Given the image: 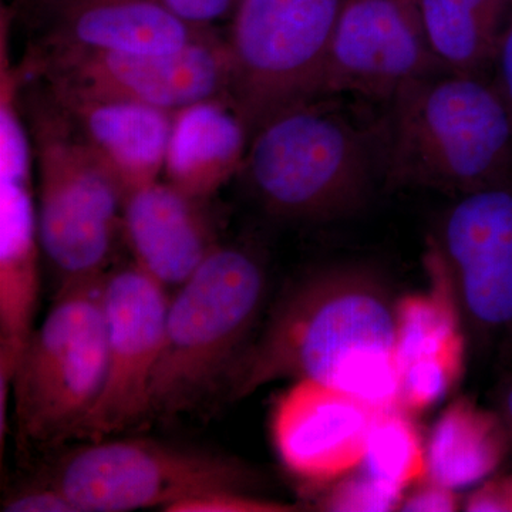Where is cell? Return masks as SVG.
Segmentation results:
<instances>
[{"mask_svg": "<svg viewBox=\"0 0 512 512\" xmlns=\"http://www.w3.org/2000/svg\"><path fill=\"white\" fill-rule=\"evenodd\" d=\"M384 128L366 130L320 97L266 121L249 141L242 173L269 214L335 220L359 210L384 174Z\"/></svg>", "mask_w": 512, "mask_h": 512, "instance_id": "3957f363", "label": "cell"}, {"mask_svg": "<svg viewBox=\"0 0 512 512\" xmlns=\"http://www.w3.org/2000/svg\"><path fill=\"white\" fill-rule=\"evenodd\" d=\"M434 55L456 73L477 74L493 64L512 0H419Z\"/></svg>", "mask_w": 512, "mask_h": 512, "instance_id": "44dd1931", "label": "cell"}, {"mask_svg": "<svg viewBox=\"0 0 512 512\" xmlns=\"http://www.w3.org/2000/svg\"><path fill=\"white\" fill-rule=\"evenodd\" d=\"M343 2L238 0L225 39L228 100L249 138L276 114L320 99Z\"/></svg>", "mask_w": 512, "mask_h": 512, "instance_id": "8992f818", "label": "cell"}, {"mask_svg": "<svg viewBox=\"0 0 512 512\" xmlns=\"http://www.w3.org/2000/svg\"><path fill=\"white\" fill-rule=\"evenodd\" d=\"M177 18L197 26H214L232 16L238 0H153Z\"/></svg>", "mask_w": 512, "mask_h": 512, "instance_id": "484cf974", "label": "cell"}, {"mask_svg": "<svg viewBox=\"0 0 512 512\" xmlns=\"http://www.w3.org/2000/svg\"><path fill=\"white\" fill-rule=\"evenodd\" d=\"M25 62L46 83L167 113L228 100L231 64L227 40L220 35L168 53H29Z\"/></svg>", "mask_w": 512, "mask_h": 512, "instance_id": "9c48e42d", "label": "cell"}, {"mask_svg": "<svg viewBox=\"0 0 512 512\" xmlns=\"http://www.w3.org/2000/svg\"><path fill=\"white\" fill-rule=\"evenodd\" d=\"M430 291L397 299L396 362L399 407L417 414L446 399L461 379L466 335L443 256L429 242Z\"/></svg>", "mask_w": 512, "mask_h": 512, "instance_id": "9a60e30c", "label": "cell"}, {"mask_svg": "<svg viewBox=\"0 0 512 512\" xmlns=\"http://www.w3.org/2000/svg\"><path fill=\"white\" fill-rule=\"evenodd\" d=\"M19 103L37 174L40 248L57 293L103 278L121 235L124 195L45 83L29 87L20 67Z\"/></svg>", "mask_w": 512, "mask_h": 512, "instance_id": "5b68a950", "label": "cell"}, {"mask_svg": "<svg viewBox=\"0 0 512 512\" xmlns=\"http://www.w3.org/2000/svg\"><path fill=\"white\" fill-rule=\"evenodd\" d=\"M249 133L228 100H208L174 114L165 157L167 183L192 197L211 198L242 173Z\"/></svg>", "mask_w": 512, "mask_h": 512, "instance_id": "d6986e66", "label": "cell"}, {"mask_svg": "<svg viewBox=\"0 0 512 512\" xmlns=\"http://www.w3.org/2000/svg\"><path fill=\"white\" fill-rule=\"evenodd\" d=\"M491 66L494 70V83L512 109V10L501 32Z\"/></svg>", "mask_w": 512, "mask_h": 512, "instance_id": "f1b7e54d", "label": "cell"}, {"mask_svg": "<svg viewBox=\"0 0 512 512\" xmlns=\"http://www.w3.org/2000/svg\"><path fill=\"white\" fill-rule=\"evenodd\" d=\"M42 82L126 197L160 180L173 131V113L99 99Z\"/></svg>", "mask_w": 512, "mask_h": 512, "instance_id": "ac0fdd59", "label": "cell"}, {"mask_svg": "<svg viewBox=\"0 0 512 512\" xmlns=\"http://www.w3.org/2000/svg\"><path fill=\"white\" fill-rule=\"evenodd\" d=\"M457 507L456 491L426 478V480L414 484L404 493L399 510L407 512H450L456 511Z\"/></svg>", "mask_w": 512, "mask_h": 512, "instance_id": "4316f807", "label": "cell"}, {"mask_svg": "<svg viewBox=\"0 0 512 512\" xmlns=\"http://www.w3.org/2000/svg\"><path fill=\"white\" fill-rule=\"evenodd\" d=\"M508 444L498 414L461 397L441 413L430 431L427 478L454 491L480 484L500 466Z\"/></svg>", "mask_w": 512, "mask_h": 512, "instance_id": "ffe728a7", "label": "cell"}, {"mask_svg": "<svg viewBox=\"0 0 512 512\" xmlns=\"http://www.w3.org/2000/svg\"><path fill=\"white\" fill-rule=\"evenodd\" d=\"M360 468L404 491L426 480V446L412 414L400 407L376 412Z\"/></svg>", "mask_w": 512, "mask_h": 512, "instance_id": "7402d4cb", "label": "cell"}, {"mask_svg": "<svg viewBox=\"0 0 512 512\" xmlns=\"http://www.w3.org/2000/svg\"><path fill=\"white\" fill-rule=\"evenodd\" d=\"M495 403H497L495 413L500 417L501 423L507 431L508 439L512 443V369L501 380Z\"/></svg>", "mask_w": 512, "mask_h": 512, "instance_id": "f546056e", "label": "cell"}, {"mask_svg": "<svg viewBox=\"0 0 512 512\" xmlns=\"http://www.w3.org/2000/svg\"><path fill=\"white\" fill-rule=\"evenodd\" d=\"M106 275L57 293L26 343L12 384L16 424L25 443L74 437L99 399L107 363Z\"/></svg>", "mask_w": 512, "mask_h": 512, "instance_id": "52a82bcc", "label": "cell"}, {"mask_svg": "<svg viewBox=\"0 0 512 512\" xmlns=\"http://www.w3.org/2000/svg\"><path fill=\"white\" fill-rule=\"evenodd\" d=\"M387 183L463 195L512 180V109L494 80L426 77L393 97Z\"/></svg>", "mask_w": 512, "mask_h": 512, "instance_id": "7a4b0ae2", "label": "cell"}, {"mask_svg": "<svg viewBox=\"0 0 512 512\" xmlns=\"http://www.w3.org/2000/svg\"><path fill=\"white\" fill-rule=\"evenodd\" d=\"M441 64L419 0H345L330 43L320 97L357 93L393 99Z\"/></svg>", "mask_w": 512, "mask_h": 512, "instance_id": "4fadbf2b", "label": "cell"}, {"mask_svg": "<svg viewBox=\"0 0 512 512\" xmlns=\"http://www.w3.org/2000/svg\"><path fill=\"white\" fill-rule=\"evenodd\" d=\"M50 483L79 512L161 508L215 491H247L254 474L241 461L147 439L86 441L60 457Z\"/></svg>", "mask_w": 512, "mask_h": 512, "instance_id": "ba28073f", "label": "cell"}, {"mask_svg": "<svg viewBox=\"0 0 512 512\" xmlns=\"http://www.w3.org/2000/svg\"><path fill=\"white\" fill-rule=\"evenodd\" d=\"M53 0H18L15 9L16 16L23 13L26 18L35 20L36 23L42 22L43 16L46 15L47 9L52 5Z\"/></svg>", "mask_w": 512, "mask_h": 512, "instance_id": "4dcf8cb0", "label": "cell"}, {"mask_svg": "<svg viewBox=\"0 0 512 512\" xmlns=\"http://www.w3.org/2000/svg\"><path fill=\"white\" fill-rule=\"evenodd\" d=\"M210 200L165 180L124 198L121 238L134 264L165 289L183 285L221 244Z\"/></svg>", "mask_w": 512, "mask_h": 512, "instance_id": "e0dca14e", "label": "cell"}, {"mask_svg": "<svg viewBox=\"0 0 512 512\" xmlns=\"http://www.w3.org/2000/svg\"><path fill=\"white\" fill-rule=\"evenodd\" d=\"M510 477H511V484H512V476H510Z\"/></svg>", "mask_w": 512, "mask_h": 512, "instance_id": "1f68e13d", "label": "cell"}, {"mask_svg": "<svg viewBox=\"0 0 512 512\" xmlns=\"http://www.w3.org/2000/svg\"><path fill=\"white\" fill-rule=\"evenodd\" d=\"M322 511L386 512L399 510L406 491L356 468L348 476L315 491Z\"/></svg>", "mask_w": 512, "mask_h": 512, "instance_id": "603a6c76", "label": "cell"}, {"mask_svg": "<svg viewBox=\"0 0 512 512\" xmlns=\"http://www.w3.org/2000/svg\"><path fill=\"white\" fill-rule=\"evenodd\" d=\"M167 289L133 261L104 278L107 363L103 389L74 437L109 439L148 416V392L163 346Z\"/></svg>", "mask_w": 512, "mask_h": 512, "instance_id": "30bf717a", "label": "cell"}, {"mask_svg": "<svg viewBox=\"0 0 512 512\" xmlns=\"http://www.w3.org/2000/svg\"><path fill=\"white\" fill-rule=\"evenodd\" d=\"M436 245L464 326L484 342H512V180L463 195Z\"/></svg>", "mask_w": 512, "mask_h": 512, "instance_id": "8fae6325", "label": "cell"}, {"mask_svg": "<svg viewBox=\"0 0 512 512\" xmlns=\"http://www.w3.org/2000/svg\"><path fill=\"white\" fill-rule=\"evenodd\" d=\"M464 510L471 512H512L511 478L498 477L485 481L468 495Z\"/></svg>", "mask_w": 512, "mask_h": 512, "instance_id": "83f0119b", "label": "cell"}, {"mask_svg": "<svg viewBox=\"0 0 512 512\" xmlns=\"http://www.w3.org/2000/svg\"><path fill=\"white\" fill-rule=\"evenodd\" d=\"M30 55L168 53L218 35L177 18L153 0H53Z\"/></svg>", "mask_w": 512, "mask_h": 512, "instance_id": "2e32d148", "label": "cell"}, {"mask_svg": "<svg viewBox=\"0 0 512 512\" xmlns=\"http://www.w3.org/2000/svg\"><path fill=\"white\" fill-rule=\"evenodd\" d=\"M268 289L262 256L220 244L168 303L148 416L190 412L224 393L261 316Z\"/></svg>", "mask_w": 512, "mask_h": 512, "instance_id": "277c9868", "label": "cell"}, {"mask_svg": "<svg viewBox=\"0 0 512 512\" xmlns=\"http://www.w3.org/2000/svg\"><path fill=\"white\" fill-rule=\"evenodd\" d=\"M396 306L370 269L338 266L284 293L232 370L225 392L244 399L278 380H316L380 410L399 407Z\"/></svg>", "mask_w": 512, "mask_h": 512, "instance_id": "6da1fadb", "label": "cell"}, {"mask_svg": "<svg viewBox=\"0 0 512 512\" xmlns=\"http://www.w3.org/2000/svg\"><path fill=\"white\" fill-rule=\"evenodd\" d=\"M292 505L254 497L247 491L225 490L200 495L171 505L167 512H285Z\"/></svg>", "mask_w": 512, "mask_h": 512, "instance_id": "cb8c5ba5", "label": "cell"}, {"mask_svg": "<svg viewBox=\"0 0 512 512\" xmlns=\"http://www.w3.org/2000/svg\"><path fill=\"white\" fill-rule=\"evenodd\" d=\"M32 140L16 93H0V375L15 377L35 330L39 231Z\"/></svg>", "mask_w": 512, "mask_h": 512, "instance_id": "7c38bea8", "label": "cell"}, {"mask_svg": "<svg viewBox=\"0 0 512 512\" xmlns=\"http://www.w3.org/2000/svg\"><path fill=\"white\" fill-rule=\"evenodd\" d=\"M6 512H79L62 490L55 484L33 485L9 495L2 504Z\"/></svg>", "mask_w": 512, "mask_h": 512, "instance_id": "d4e9b609", "label": "cell"}, {"mask_svg": "<svg viewBox=\"0 0 512 512\" xmlns=\"http://www.w3.org/2000/svg\"><path fill=\"white\" fill-rule=\"evenodd\" d=\"M375 416L329 384L295 380L272 409V443L282 466L315 493L360 467Z\"/></svg>", "mask_w": 512, "mask_h": 512, "instance_id": "5bb4252c", "label": "cell"}]
</instances>
